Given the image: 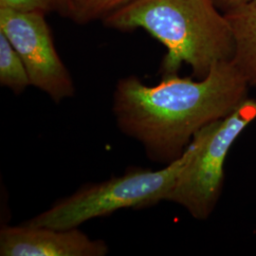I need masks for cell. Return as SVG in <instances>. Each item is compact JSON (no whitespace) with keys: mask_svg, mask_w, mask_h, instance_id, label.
I'll return each instance as SVG.
<instances>
[{"mask_svg":"<svg viewBox=\"0 0 256 256\" xmlns=\"http://www.w3.org/2000/svg\"><path fill=\"white\" fill-rule=\"evenodd\" d=\"M248 88L232 61L214 66L196 80L176 74L151 86L130 76L117 84L113 112L124 134L140 142L151 160L167 165L182 155L202 128L247 100Z\"/></svg>","mask_w":256,"mask_h":256,"instance_id":"1","label":"cell"},{"mask_svg":"<svg viewBox=\"0 0 256 256\" xmlns=\"http://www.w3.org/2000/svg\"><path fill=\"white\" fill-rule=\"evenodd\" d=\"M119 30L142 28L167 48L160 72L176 75L182 64L203 79L214 66L230 62L234 39L226 16L212 0H134L104 18Z\"/></svg>","mask_w":256,"mask_h":256,"instance_id":"2","label":"cell"},{"mask_svg":"<svg viewBox=\"0 0 256 256\" xmlns=\"http://www.w3.org/2000/svg\"><path fill=\"white\" fill-rule=\"evenodd\" d=\"M214 122L202 128L182 155L160 170L133 168L120 176L88 184L27 222L32 226L72 229L88 220L126 208L150 207L166 200L185 166L198 151Z\"/></svg>","mask_w":256,"mask_h":256,"instance_id":"3","label":"cell"},{"mask_svg":"<svg viewBox=\"0 0 256 256\" xmlns=\"http://www.w3.org/2000/svg\"><path fill=\"white\" fill-rule=\"evenodd\" d=\"M256 120V100L248 98L226 118L216 122L166 202L180 205L196 220H207L222 192L230 149Z\"/></svg>","mask_w":256,"mask_h":256,"instance_id":"4","label":"cell"},{"mask_svg":"<svg viewBox=\"0 0 256 256\" xmlns=\"http://www.w3.org/2000/svg\"><path fill=\"white\" fill-rule=\"evenodd\" d=\"M44 14L0 8V32L23 60L32 86L60 102L72 97L75 88L55 48Z\"/></svg>","mask_w":256,"mask_h":256,"instance_id":"5","label":"cell"},{"mask_svg":"<svg viewBox=\"0 0 256 256\" xmlns=\"http://www.w3.org/2000/svg\"><path fill=\"white\" fill-rule=\"evenodd\" d=\"M108 252L102 240H92L78 228L55 229L25 223L0 230L2 256H102Z\"/></svg>","mask_w":256,"mask_h":256,"instance_id":"6","label":"cell"},{"mask_svg":"<svg viewBox=\"0 0 256 256\" xmlns=\"http://www.w3.org/2000/svg\"><path fill=\"white\" fill-rule=\"evenodd\" d=\"M224 14L234 39L232 63L250 86H256V0L245 1Z\"/></svg>","mask_w":256,"mask_h":256,"instance_id":"7","label":"cell"},{"mask_svg":"<svg viewBox=\"0 0 256 256\" xmlns=\"http://www.w3.org/2000/svg\"><path fill=\"white\" fill-rule=\"evenodd\" d=\"M0 84L16 94L32 86L26 66L8 38L0 32Z\"/></svg>","mask_w":256,"mask_h":256,"instance_id":"8","label":"cell"},{"mask_svg":"<svg viewBox=\"0 0 256 256\" xmlns=\"http://www.w3.org/2000/svg\"><path fill=\"white\" fill-rule=\"evenodd\" d=\"M134 0H72L70 16L78 23L104 18Z\"/></svg>","mask_w":256,"mask_h":256,"instance_id":"9","label":"cell"},{"mask_svg":"<svg viewBox=\"0 0 256 256\" xmlns=\"http://www.w3.org/2000/svg\"><path fill=\"white\" fill-rule=\"evenodd\" d=\"M0 8L21 12L45 14L57 10L56 0H0Z\"/></svg>","mask_w":256,"mask_h":256,"instance_id":"10","label":"cell"},{"mask_svg":"<svg viewBox=\"0 0 256 256\" xmlns=\"http://www.w3.org/2000/svg\"><path fill=\"white\" fill-rule=\"evenodd\" d=\"M221 12L227 14L243 3V0H212Z\"/></svg>","mask_w":256,"mask_h":256,"instance_id":"11","label":"cell"},{"mask_svg":"<svg viewBox=\"0 0 256 256\" xmlns=\"http://www.w3.org/2000/svg\"><path fill=\"white\" fill-rule=\"evenodd\" d=\"M72 0H56L57 10L64 16H70Z\"/></svg>","mask_w":256,"mask_h":256,"instance_id":"12","label":"cell"},{"mask_svg":"<svg viewBox=\"0 0 256 256\" xmlns=\"http://www.w3.org/2000/svg\"><path fill=\"white\" fill-rule=\"evenodd\" d=\"M245 1H248V0H243V2H245Z\"/></svg>","mask_w":256,"mask_h":256,"instance_id":"13","label":"cell"}]
</instances>
